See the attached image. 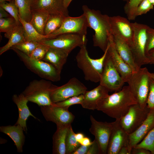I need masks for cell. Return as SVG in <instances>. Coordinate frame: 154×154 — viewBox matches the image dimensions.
<instances>
[{
  "label": "cell",
  "mask_w": 154,
  "mask_h": 154,
  "mask_svg": "<svg viewBox=\"0 0 154 154\" xmlns=\"http://www.w3.org/2000/svg\"><path fill=\"white\" fill-rule=\"evenodd\" d=\"M137 104V101L128 86H126L101 100L98 104L96 110L116 120H119L132 105Z\"/></svg>",
  "instance_id": "obj_1"
},
{
  "label": "cell",
  "mask_w": 154,
  "mask_h": 154,
  "mask_svg": "<svg viewBox=\"0 0 154 154\" xmlns=\"http://www.w3.org/2000/svg\"><path fill=\"white\" fill-rule=\"evenodd\" d=\"M82 9L86 16L88 27L94 31L93 36V45L100 48L104 52L107 49L112 35L110 17L102 14L99 10L90 9L83 5Z\"/></svg>",
  "instance_id": "obj_2"
},
{
  "label": "cell",
  "mask_w": 154,
  "mask_h": 154,
  "mask_svg": "<svg viewBox=\"0 0 154 154\" xmlns=\"http://www.w3.org/2000/svg\"><path fill=\"white\" fill-rule=\"evenodd\" d=\"M80 48L76 56L78 67L82 71L86 80L94 83L99 82L108 47L103 55L100 58L96 59L90 57L86 44Z\"/></svg>",
  "instance_id": "obj_3"
},
{
  "label": "cell",
  "mask_w": 154,
  "mask_h": 154,
  "mask_svg": "<svg viewBox=\"0 0 154 154\" xmlns=\"http://www.w3.org/2000/svg\"><path fill=\"white\" fill-rule=\"evenodd\" d=\"M56 86L49 80H35L30 82L22 93L29 101L40 107L50 105L53 104L51 100L50 92Z\"/></svg>",
  "instance_id": "obj_4"
},
{
  "label": "cell",
  "mask_w": 154,
  "mask_h": 154,
  "mask_svg": "<svg viewBox=\"0 0 154 154\" xmlns=\"http://www.w3.org/2000/svg\"><path fill=\"white\" fill-rule=\"evenodd\" d=\"M10 49L16 53L27 68L40 77L52 82L60 80L61 72L52 64L42 60L33 59L18 49Z\"/></svg>",
  "instance_id": "obj_5"
},
{
  "label": "cell",
  "mask_w": 154,
  "mask_h": 154,
  "mask_svg": "<svg viewBox=\"0 0 154 154\" xmlns=\"http://www.w3.org/2000/svg\"><path fill=\"white\" fill-rule=\"evenodd\" d=\"M149 72L146 67L140 68L138 70L132 73L127 82L137 103L142 108L147 105L149 89Z\"/></svg>",
  "instance_id": "obj_6"
},
{
  "label": "cell",
  "mask_w": 154,
  "mask_h": 154,
  "mask_svg": "<svg viewBox=\"0 0 154 154\" xmlns=\"http://www.w3.org/2000/svg\"><path fill=\"white\" fill-rule=\"evenodd\" d=\"M133 29V36L130 47L135 61L139 68L143 65L149 64L145 53L147 40L146 31L149 26L137 22L132 23Z\"/></svg>",
  "instance_id": "obj_7"
},
{
  "label": "cell",
  "mask_w": 154,
  "mask_h": 154,
  "mask_svg": "<svg viewBox=\"0 0 154 154\" xmlns=\"http://www.w3.org/2000/svg\"><path fill=\"white\" fill-rule=\"evenodd\" d=\"M87 41L86 36L76 33H66L44 40L39 43L49 47L62 50L69 54L76 47L86 45Z\"/></svg>",
  "instance_id": "obj_8"
},
{
  "label": "cell",
  "mask_w": 154,
  "mask_h": 154,
  "mask_svg": "<svg viewBox=\"0 0 154 154\" xmlns=\"http://www.w3.org/2000/svg\"><path fill=\"white\" fill-rule=\"evenodd\" d=\"M108 47L100 84L106 88L109 92H116L122 88L125 82L113 63L108 51Z\"/></svg>",
  "instance_id": "obj_9"
},
{
  "label": "cell",
  "mask_w": 154,
  "mask_h": 154,
  "mask_svg": "<svg viewBox=\"0 0 154 154\" xmlns=\"http://www.w3.org/2000/svg\"><path fill=\"white\" fill-rule=\"evenodd\" d=\"M150 110L147 105L142 108L138 103L133 105L127 113L119 120L120 126L128 135L132 133L142 124Z\"/></svg>",
  "instance_id": "obj_10"
},
{
  "label": "cell",
  "mask_w": 154,
  "mask_h": 154,
  "mask_svg": "<svg viewBox=\"0 0 154 154\" xmlns=\"http://www.w3.org/2000/svg\"><path fill=\"white\" fill-rule=\"evenodd\" d=\"M87 90L86 86L74 77L63 85L57 86L51 91V100L53 104L56 103L70 97L83 94Z\"/></svg>",
  "instance_id": "obj_11"
},
{
  "label": "cell",
  "mask_w": 154,
  "mask_h": 154,
  "mask_svg": "<svg viewBox=\"0 0 154 154\" xmlns=\"http://www.w3.org/2000/svg\"><path fill=\"white\" fill-rule=\"evenodd\" d=\"M91 125L90 132L95 137L94 139L98 145L100 154H107L108 144L112 128L113 122L99 121L90 115Z\"/></svg>",
  "instance_id": "obj_12"
},
{
  "label": "cell",
  "mask_w": 154,
  "mask_h": 154,
  "mask_svg": "<svg viewBox=\"0 0 154 154\" xmlns=\"http://www.w3.org/2000/svg\"><path fill=\"white\" fill-rule=\"evenodd\" d=\"M68 109L56 106L54 104L40 106L41 113L46 121L52 122L56 126H69L71 125L75 116Z\"/></svg>",
  "instance_id": "obj_13"
},
{
  "label": "cell",
  "mask_w": 154,
  "mask_h": 154,
  "mask_svg": "<svg viewBox=\"0 0 154 154\" xmlns=\"http://www.w3.org/2000/svg\"><path fill=\"white\" fill-rule=\"evenodd\" d=\"M88 27L87 19L84 14L76 17L68 16L65 18L59 29L49 35L50 38L66 33H76L86 36Z\"/></svg>",
  "instance_id": "obj_14"
},
{
  "label": "cell",
  "mask_w": 154,
  "mask_h": 154,
  "mask_svg": "<svg viewBox=\"0 0 154 154\" xmlns=\"http://www.w3.org/2000/svg\"><path fill=\"white\" fill-rule=\"evenodd\" d=\"M128 19L120 16L110 17L112 34L117 36L131 45L133 36L132 23Z\"/></svg>",
  "instance_id": "obj_15"
},
{
  "label": "cell",
  "mask_w": 154,
  "mask_h": 154,
  "mask_svg": "<svg viewBox=\"0 0 154 154\" xmlns=\"http://www.w3.org/2000/svg\"><path fill=\"white\" fill-rule=\"evenodd\" d=\"M124 146H128L131 149L129 145V135L120 126L119 120H116L113 122L107 154H118L121 149Z\"/></svg>",
  "instance_id": "obj_16"
},
{
  "label": "cell",
  "mask_w": 154,
  "mask_h": 154,
  "mask_svg": "<svg viewBox=\"0 0 154 154\" xmlns=\"http://www.w3.org/2000/svg\"><path fill=\"white\" fill-rule=\"evenodd\" d=\"M31 10L47 12L49 14H60L68 17V8L64 6L63 0H32Z\"/></svg>",
  "instance_id": "obj_17"
},
{
  "label": "cell",
  "mask_w": 154,
  "mask_h": 154,
  "mask_svg": "<svg viewBox=\"0 0 154 154\" xmlns=\"http://www.w3.org/2000/svg\"><path fill=\"white\" fill-rule=\"evenodd\" d=\"M108 51L113 63L124 82H127L133 71L129 66L117 52L112 35L110 39Z\"/></svg>",
  "instance_id": "obj_18"
},
{
  "label": "cell",
  "mask_w": 154,
  "mask_h": 154,
  "mask_svg": "<svg viewBox=\"0 0 154 154\" xmlns=\"http://www.w3.org/2000/svg\"><path fill=\"white\" fill-rule=\"evenodd\" d=\"M154 128V108L150 109L145 120L134 132L129 135L131 149L140 143L148 133Z\"/></svg>",
  "instance_id": "obj_19"
},
{
  "label": "cell",
  "mask_w": 154,
  "mask_h": 154,
  "mask_svg": "<svg viewBox=\"0 0 154 154\" xmlns=\"http://www.w3.org/2000/svg\"><path fill=\"white\" fill-rule=\"evenodd\" d=\"M109 92L106 88L100 84L91 90H86L83 94L84 98L81 105L85 109L96 110L98 103L109 95Z\"/></svg>",
  "instance_id": "obj_20"
},
{
  "label": "cell",
  "mask_w": 154,
  "mask_h": 154,
  "mask_svg": "<svg viewBox=\"0 0 154 154\" xmlns=\"http://www.w3.org/2000/svg\"><path fill=\"white\" fill-rule=\"evenodd\" d=\"M12 100L16 105L19 111L18 119L15 124L21 126L24 131L27 132V128L26 121L30 116L38 119L31 112L27 103L29 101L22 93L19 95L14 94L12 96Z\"/></svg>",
  "instance_id": "obj_21"
},
{
  "label": "cell",
  "mask_w": 154,
  "mask_h": 154,
  "mask_svg": "<svg viewBox=\"0 0 154 154\" xmlns=\"http://www.w3.org/2000/svg\"><path fill=\"white\" fill-rule=\"evenodd\" d=\"M112 35L115 47L119 55L130 67L133 72L138 70L140 68L135 63L129 46L118 37Z\"/></svg>",
  "instance_id": "obj_22"
},
{
  "label": "cell",
  "mask_w": 154,
  "mask_h": 154,
  "mask_svg": "<svg viewBox=\"0 0 154 154\" xmlns=\"http://www.w3.org/2000/svg\"><path fill=\"white\" fill-rule=\"evenodd\" d=\"M23 131L22 127L19 125L2 126L0 127V132L11 138L16 146L17 151L19 153L23 151V147L25 140Z\"/></svg>",
  "instance_id": "obj_23"
},
{
  "label": "cell",
  "mask_w": 154,
  "mask_h": 154,
  "mask_svg": "<svg viewBox=\"0 0 154 154\" xmlns=\"http://www.w3.org/2000/svg\"><path fill=\"white\" fill-rule=\"evenodd\" d=\"M69 54L61 49L49 47L42 60L53 65L61 71L67 61Z\"/></svg>",
  "instance_id": "obj_24"
},
{
  "label": "cell",
  "mask_w": 154,
  "mask_h": 154,
  "mask_svg": "<svg viewBox=\"0 0 154 154\" xmlns=\"http://www.w3.org/2000/svg\"><path fill=\"white\" fill-rule=\"evenodd\" d=\"M4 36L8 39L9 40L5 45L0 48V55L14 45L25 41L23 28L21 24L17 25L11 30L5 33Z\"/></svg>",
  "instance_id": "obj_25"
},
{
  "label": "cell",
  "mask_w": 154,
  "mask_h": 154,
  "mask_svg": "<svg viewBox=\"0 0 154 154\" xmlns=\"http://www.w3.org/2000/svg\"><path fill=\"white\" fill-rule=\"evenodd\" d=\"M70 126H56V130L52 137L53 154H66V136Z\"/></svg>",
  "instance_id": "obj_26"
},
{
  "label": "cell",
  "mask_w": 154,
  "mask_h": 154,
  "mask_svg": "<svg viewBox=\"0 0 154 154\" xmlns=\"http://www.w3.org/2000/svg\"><path fill=\"white\" fill-rule=\"evenodd\" d=\"M19 18L23 28L25 41H33L39 43L43 40L50 38L49 35L45 36L38 33L30 23L23 20L19 15Z\"/></svg>",
  "instance_id": "obj_27"
},
{
  "label": "cell",
  "mask_w": 154,
  "mask_h": 154,
  "mask_svg": "<svg viewBox=\"0 0 154 154\" xmlns=\"http://www.w3.org/2000/svg\"><path fill=\"white\" fill-rule=\"evenodd\" d=\"M31 11L32 18L30 23L38 33L43 35L44 28L49 14L44 11L33 10Z\"/></svg>",
  "instance_id": "obj_28"
},
{
  "label": "cell",
  "mask_w": 154,
  "mask_h": 154,
  "mask_svg": "<svg viewBox=\"0 0 154 154\" xmlns=\"http://www.w3.org/2000/svg\"><path fill=\"white\" fill-rule=\"evenodd\" d=\"M65 17L60 14H49L44 28L43 35H49L59 29Z\"/></svg>",
  "instance_id": "obj_29"
},
{
  "label": "cell",
  "mask_w": 154,
  "mask_h": 154,
  "mask_svg": "<svg viewBox=\"0 0 154 154\" xmlns=\"http://www.w3.org/2000/svg\"><path fill=\"white\" fill-rule=\"evenodd\" d=\"M14 0L18 9L19 16L26 21L30 23L32 18V0Z\"/></svg>",
  "instance_id": "obj_30"
},
{
  "label": "cell",
  "mask_w": 154,
  "mask_h": 154,
  "mask_svg": "<svg viewBox=\"0 0 154 154\" xmlns=\"http://www.w3.org/2000/svg\"><path fill=\"white\" fill-rule=\"evenodd\" d=\"M71 125L68 127L66 139V154H71L80 145L75 137Z\"/></svg>",
  "instance_id": "obj_31"
},
{
  "label": "cell",
  "mask_w": 154,
  "mask_h": 154,
  "mask_svg": "<svg viewBox=\"0 0 154 154\" xmlns=\"http://www.w3.org/2000/svg\"><path fill=\"white\" fill-rule=\"evenodd\" d=\"M134 147L145 149L149 151L151 154H154V128Z\"/></svg>",
  "instance_id": "obj_32"
},
{
  "label": "cell",
  "mask_w": 154,
  "mask_h": 154,
  "mask_svg": "<svg viewBox=\"0 0 154 154\" xmlns=\"http://www.w3.org/2000/svg\"><path fill=\"white\" fill-rule=\"evenodd\" d=\"M40 44L33 41H25L15 45L11 48L18 49L30 56L34 50Z\"/></svg>",
  "instance_id": "obj_33"
},
{
  "label": "cell",
  "mask_w": 154,
  "mask_h": 154,
  "mask_svg": "<svg viewBox=\"0 0 154 154\" xmlns=\"http://www.w3.org/2000/svg\"><path fill=\"white\" fill-rule=\"evenodd\" d=\"M0 7L3 8L13 17L19 24L21 23L19 18V11L14 0L9 3L5 2L0 3Z\"/></svg>",
  "instance_id": "obj_34"
},
{
  "label": "cell",
  "mask_w": 154,
  "mask_h": 154,
  "mask_svg": "<svg viewBox=\"0 0 154 154\" xmlns=\"http://www.w3.org/2000/svg\"><path fill=\"white\" fill-rule=\"evenodd\" d=\"M142 0H129L125 6V13L129 20H134L135 18V12L139 5Z\"/></svg>",
  "instance_id": "obj_35"
},
{
  "label": "cell",
  "mask_w": 154,
  "mask_h": 154,
  "mask_svg": "<svg viewBox=\"0 0 154 154\" xmlns=\"http://www.w3.org/2000/svg\"><path fill=\"white\" fill-rule=\"evenodd\" d=\"M18 24L12 17L0 19V32L7 33Z\"/></svg>",
  "instance_id": "obj_36"
},
{
  "label": "cell",
  "mask_w": 154,
  "mask_h": 154,
  "mask_svg": "<svg viewBox=\"0 0 154 154\" xmlns=\"http://www.w3.org/2000/svg\"><path fill=\"white\" fill-rule=\"evenodd\" d=\"M83 98V95L82 94L70 97L64 101L54 104L58 106L68 108L70 106L74 104L81 105Z\"/></svg>",
  "instance_id": "obj_37"
},
{
  "label": "cell",
  "mask_w": 154,
  "mask_h": 154,
  "mask_svg": "<svg viewBox=\"0 0 154 154\" xmlns=\"http://www.w3.org/2000/svg\"><path fill=\"white\" fill-rule=\"evenodd\" d=\"M49 48L44 44L40 43L34 50L30 57L35 60H42Z\"/></svg>",
  "instance_id": "obj_38"
},
{
  "label": "cell",
  "mask_w": 154,
  "mask_h": 154,
  "mask_svg": "<svg viewBox=\"0 0 154 154\" xmlns=\"http://www.w3.org/2000/svg\"><path fill=\"white\" fill-rule=\"evenodd\" d=\"M153 5L149 0H142L137 7L135 12L136 17L145 14L153 9Z\"/></svg>",
  "instance_id": "obj_39"
},
{
  "label": "cell",
  "mask_w": 154,
  "mask_h": 154,
  "mask_svg": "<svg viewBox=\"0 0 154 154\" xmlns=\"http://www.w3.org/2000/svg\"><path fill=\"white\" fill-rule=\"evenodd\" d=\"M147 40L145 47L146 54L151 50L154 48V29L148 26L147 31Z\"/></svg>",
  "instance_id": "obj_40"
},
{
  "label": "cell",
  "mask_w": 154,
  "mask_h": 154,
  "mask_svg": "<svg viewBox=\"0 0 154 154\" xmlns=\"http://www.w3.org/2000/svg\"><path fill=\"white\" fill-rule=\"evenodd\" d=\"M147 105L150 109L154 108V80L150 77L149 91Z\"/></svg>",
  "instance_id": "obj_41"
},
{
  "label": "cell",
  "mask_w": 154,
  "mask_h": 154,
  "mask_svg": "<svg viewBox=\"0 0 154 154\" xmlns=\"http://www.w3.org/2000/svg\"><path fill=\"white\" fill-rule=\"evenodd\" d=\"M100 154L99 148L97 143L94 139L90 145L87 154Z\"/></svg>",
  "instance_id": "obj_42"
},
{
  "label": "cell",
  "mask_w": 154,
  "mask_h": 154,
  "mask_svg": "<svg viewBox=\"0 0 154 154\" xmlns=\"http://www.w3.org/2000/svg\"><path fill=\"white\" fill-rule=\"evenodd\" d=\"M90 146L81 145L71 154H87Z\"/></svg>",
  "instance_id": "obj_43"
},
{
  "label": "cell",
  "mask_w": 154,
  "mask_h": 154,
  "mask_svg": "<svg viewBox=\"0 0 154 154\" xmlns=\"http://www.w3.org/2000/svg\"><path fill=\"white\" fill-rule=\"evenodd\" d=\"M131 154H150L151 152L141 147L133 148L131 150Z\"/></svg>",
  "instance_id": "obj_44"
},
{
  "label": "cell",
  "mask_w": 154,
  "mask_h": 154,
  "mask_svg": "<svg viewBox=\"0 0 154 154\" xmlns=\"http://www.w3.org/2000/svg\"><path fill=\"white\" fill-rule=\"evenodd\" d=\"M149 64L154 65V48L150 50L146 54Z\"/></svg>",
  "instance_id": "obj_45"
},
{
  "label": "cell",
  "mask_w": 154,
  "mask_h": 154,
  "mask_svg": "<svg viewBox=\"0 0 154 154\" xmlns=\"http://www.w3.org/2000/svg\"><path fill=\"white\" fill-rule=\"evenodd\" d=\"M92 142L89 138L85 137L79 142L81 145L85 146L90 145L92 144Z\"/></svg>",
  "instance_id": "obj_46"
},
{
  "label": "cell",
  "mask_w": 154,
  "mask_h": 154,
  "mask_svg": "<svg viewBox=\"0 0 154 154\" xmlns=\"http://www.w3.org/2000/svg\"><path fill=\"white\" fill-rule=\"evenodd\" d=\"M11 16L5 9L0 7V19L8 17Z\"/></svg>",
  "instance_id": "obj_47"
},
{
  "label": "cell",
  "mask_w": 154,
  "mask_h": 154,
  "mask_svg": "<svg viewBox=\"0 0 154 154\" xmlns=\"http://www.w3.org/2000/svg\"><path fill=\"white\" fill-rule=\"evenodd\" d=\"M75 137L77 141L79 142L84 138V136L82 133H78L76 134Z\"/></svg>",
  "instance_id": "obj_48"
},
{
  "label": "cell",
  "mask_w": 154,
  "mask_h": 154,
  "mask_svg": "<svg viewBox=\"0 0 154 154\" xmlns=\"http://www.w3.org/2000/svg\"><path fill=\"white\" fill-rule=\"evenodd\" d=\"M72 0H63L64 4V6L68 8Z\"/></svg>",
  "instance_id": "obj_49"
},
{
  "label": "cell",
  "mask_w": 154,
  "mask_h": 154,
  "mask_svg": "<svg viewBox=\"0 0 154 154\" xmlns=\"http://www.w3.org/2000/svg\"><path fill=\"white\" fill-rule=\"evenodd\" d=\"M12 0H0V3H1L5 2L6 1H8L9 2H10Z\"/></svg>",
  "instance_id": "obj_50"
},
{
  "label": "cell",
  "mask_w": 154,
  "mask_h": 154,
  "mask_svg": "<svg viewBox=\"0 0 154 154\" xmlns=\"http://www.w3.org/2000/svg\"><path fill=\"white\" fill-rule=\"evenodd\" d=\"M149 0L153 5H154V0Z\"/></svg>",
  "instance_id": "obj_51"
},
{
  "label": "cell",
  "mask_w": 154,
  "mask_h": 154,
  "mask_svg": "<svg viewBox=\"0 0 154 154\" xmlns=\"http://www.w3.org/2000/svg\"><path fill=\"white\" fill-rule=\"evenodd\" d=\"M125 0L127 1V2L128 1H129V0Z\"/></svg>",
  "instance_id": "obj_52"
}]
</instances>
